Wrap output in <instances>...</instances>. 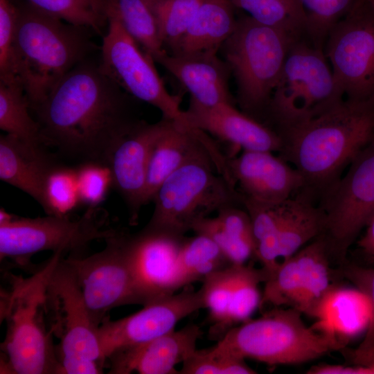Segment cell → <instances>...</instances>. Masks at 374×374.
<instances>
[{
  "instance_id": "cell-1",
  "label": "cell",
  "mask_w": 374,
  "mask_h": 374,
  "mask_svg": "<svg viewBox=\"0 0 374 374\" xmlns=\"http://www.w3.org/2000/svg\"><path fill=\"white\" fill-rule=\"evenodd\" d=\"M131 97L99 64L84 60L30 109L48 148L79 163H105L112 145L141 121Z\"/></svg>"
},
{
  "instance_id": "cell-2",
  "label": "cell",
  "mask_w": 374,
  "mask_h": 374,
  "mask_svg": "<svg viewBox=\"0 0 374 374\" xmlns=\"http://www.w3.org/2000/svg\"><path fill=\"white\" fill-rule=\"evenodd\" d=\"M278 135L279 156L302 175L305 189L325 193L341 170L374 141V100L344 98Z\"/></svg>"
},
{
  "instance_id": "cell-3",
  "label": "cell",
  "mask_w": 374,
  "mask_h": 374,
  "mask_svg": "<svg viewBox=\"0 0 374 374\" xmlns=\"http://www.w3.org/2000/svg\"><path fill=\"white\" fill-rule=\"evenodd\" d=\"M18 7L14 71L31 108L96 47L90 40L91 29L64 23L28 3Z\"/></svg>"
},
{
  "instance_id": "cell-4",
  "label": "cell",
  "mask_w": 374,
  "mask_h": 374,
  "mask_svg": "<svg viewBox=\"0 0 374 374\" xmlns=\"http://www.w3.org/2000/svg\"><path fill=\"white\" fill-rule=\"evenodd\" d=\"M224 166L225 157L208 138L156 190L154 211L144 228L182 238L197 220L242 204L235 186L220 172Z\"/></svg>"
},
{
  "instance_id": "cell-5",
  "label": "cell",
  "mask_w": 374,
  "mask_h": 374,
  "mask_svg": "<svg viewBox=\"0 0 374 374\" xmlns=\"http://www.w3.org/2000/svg\"><path fill=\"white\" fill-rule=\"evenodd\" d=\"M61 257L53 253L29 278L15 276L10 290L1 294V315L6 321L7 332L1 344L6 359L1 373L61 374L46 315L48 279Z\"/></svg>"
},
{
  "instance_id": "cell-6",
  "label": "cell",
  "mask_w": 374,
  "mask_h": 374,
  "mask_svg": "<svg viewBox=\"0 0 374 374\" xmlns=\"http://www.w3.org/2000/svg\"><path fill=\"white\" fill-rule=\"evenodd\" d=\"M301 314L292 308L274 307L258 319L233 326L213 347L270 366L308 362L344 349L337 338L308 326Z\"/></svg>"
},
{
  "instance_id": "cell-7",
  "label": "cell",
  "mask_w": 374,
  "mask_h": 374,
  "mask_svg": "<svg viewBox=\"0 0 374 374\" xmlns=\"http://www.w3.org/2000/svg\"><path fill=\"white\" fill-rule=\"evenodd\" d=\"M297 39L249 15L238 17L220 50L234 77L235 102L242 112L262 122L287 53Z\"/></svg>"
},
{
  "instance_id": "cell-8",
  "label": "cell",
  "mask_w": 374,
  "mask_h": 374,
  "mask_svg": "<svg viewBox=\"0 0 374 374\" xmlns=\"http://www.w3.org/2000/svg\"><path fill=\"white\" fill-rule=\"evenodd\" d=\"M343 99L323 49L301 38L290 48L262 123L278 134Z\"/></svg>"
},
{
  "instance_id": "cell-9",
  "label": "cell",
  "mask_w": 374,
  "mask_h": 374,
  "mask_svg": "<svg viewBox=\"0 0 374 374\" xmlns=\"http://www.w3.org/2000/svg\"><path fill=\"white\" fill-rule=\"evenodd\" d=\"M107 215L102 208H88L78 219L47 215L27 218L14 215L0 224L1 260L11 259L25 265L37 253H77L96 240H105L115 231L106 227Z\"/></svg>"
},
{
  "instance_id": "cell-10",
  "label": "cell",
  "mask_w": 374,
  "mask_h": 374,
  "mask_svg": "<svg viewBox=\"0 0 374 374\" xmlns=\"http://www.w3.org/2000/svg\"><path fill=\"white\" fill-rule=\"evenodd\" d=\"M103 36L98 64L102 71L132 97L159 109L163 118L183 123L180 96L170 93L153 58L112 13H108L107 30Z\"/></svg>"
},
{
  "instance_id": "cell-11",
  "label": "cell",
  "mask_w": 374,
  "mask_h": 374,
  "mask_svg": "<svg viewBox=\"0 0 374 374\" xmlns=\"http://www.w3.org/2000/svg\"><path fill=\"white\" fill-rule=\"evenodd\" d=\"M323 51L344 98L374 100V10L366 0L332 27Z\"/></svg>"
},
{
  "instance_id": "cell-12",
  "label": "cell",
  "mask_w": 374,
  "mask_h": 374,
  "mask_svg": "<svg viewBox=\"0 0 374 374\" xmlns=\"http://www.w3.org/2000/svg\"><path fill=\"white\" fill-rule=\"evenodd\" d=\"M348 170L325 193L322 234L329 253L341 260L374 213V141L349 163Z\"/></svg>"
},
{
  "instance_id": "cell-13",
  "label": "cell",
  "mask_w": 374,
  "mask_h": 374,
  "mask_svg": "<svg viewBox=\"0 0 374 374\" xmlns=\"http://www.w3.org/2000/svg\"><path fill=\"white\" fill-rule=\"evenodd\" d=\"M46 315L51 333L60 339L58 358L80 357L104 364L98 338L99 326L93 322L73 269L63 257L48 279Z\"/></svg>"
},
{
  "instance_id": "cell-14",
  "label": "cell",
  "mask_w": 374,
  "mask_h": 374,
  "mask_svg": "<svg viewBox=\"0 0 374 374\" xmlns=\"http://www.w3.org/2000/svg\"><path fill=\"white\" fill-rule=\"evenodd\" d=\"M126 233L118 230L102 251L86 258H66L78 280L93 322L98 325L118 306L137 305L126 247Z\"/></svg>"
},
{
  "instance_id": "cell-15",
  "label": "cell",
  "mask_w": 374,
  "mask_h": 374,
  "mask_svg": "<svg viewBox=\"0 0 374 374\" xmlns=\"http://www.w3.org/2000/svg\"><path fill=\"white\" fill-rule=\"evenodd\" d=\"M329 251L321 235L282 260L265 282L260 306H287L314 317L330 284Z\"/></svg>"
},
{
  "instance_id": "cell-16",
  "label": "cell",
  "mask_w": 374,
  "mask_h": 374,
  "mask_svg": "<svg viewBox=\"0 0 374 374\" xmlns=\"http://www.w3.org/2000/svg\"><path fill=\"white\" fill-rule=\"evenodd\" d=\"M204 308L202 291L191 285L173 294L143 305L139 311L112 321L107 317L100 324L98 338L104 362L114 352L141 344L172 330L183 319Z\"/></svg>"
},
{
  "instance_id": "cell-17",
  "label": "cell",
  "mask_w": 374,
  "mask_h": 374,
  "mask_svg": "<svg viewBox=\"0 0 374 374\" xmlns=\"http://www.w3.org/2000/svg\"><path fill=\"white\" fill-rule=\"evenodd\" d=\"M184 238L143 228L125 235V247L137 305H144L179 290L177 260Z\"/></svg>"
},
{
  "instance_id": "cell-18",
  "label": "cell",
  "mask_w": 374,
  "mask_h": 374,
  "mask_svg": "<svg viewBox=\"0 0 374 374\" xmlns=\"http://www.w3.org/2000/svg\"><path fill=\"white\" fill-rule=\"evenodd\" d=\"M166 119L148 123L139 121L110 148L105 160L113 187L124 200L131 224H136L141 207L146 204V177L150 153L163 130Z\"/></svg>"
},
{
  "instance_id": "cell-19",
  "label": "cell",
  "mask_w": 374,
  "mask_h": 374,
  "mask_svg": "<svg viewBox=\"0 0 374 374\" xmlns=\"http://www.w3.org/2000/svg\"><path fill=\"white\" fill-rule=\"evenodd\" d=\"M226 167L242 197L258 203H282L305 187L299 170L272 152L242 150L238 156L226 158Z\"/></svg>"
},
{
  "instance_id": "cell-20",
  "label": "cell",
  "mask_w": 374,
  "mask_h": 374,
  "mask_svg": "<svg viewBox=\"0 0 374 374\" xmlns=\"http://www.w3.org/2000/svg\"><path fill=\"white\" fill-rule=\"evenodd\" d=\"M202 334L197 325L190 323L148 342L119 349L106 359L109 373L179 374L175 366L195 353Z\"/></svg>"
},
{
  "instance_id": "cell-21",
  "label": "cell",
  "mask_w": 374,
  "mask_h": 374,
  "mask_svg": "<svg viewBox=\"0 0 374 374\" xmlns=\"http://www.w3.org/2000/svg\"><path fill=\"white\" fill-rule=\"evenodd\" d=\"M184 124L242 150L279 152L281 148L280 139L271 127L232 104L205 107L190 101L184 111Z\"/></svg>"
},
{
  "instance_id": "cell-22",
  "label": "cell",
  "mask_w": 374,
  "mask_h": 374,
  "mask_svg": "<svg viewBox=\"0 0 374 374\" xmlns=\"http://www.w3.org/2000/svg\"><path fill=\"white\" fill-rule=\"evenodd\" d=\"M215 51L183 54L166 52L156 62L172 75L190 95L193 103L205 107L235 105L229 86L232 75L228 63Z\"/></svg>"
},
{
  "instance_id": "cell-23",
  "label": "cell",
  "mask_w": 374,
  "mask_h": 374,
  "mask_svg": "<svg viewBox=\"0 0 374 374\" xmlns=\"http://www.w3.org/2000/svg\"><path fill=\"white\" fill-rule=\"evenodd\" d=\"M61 164L46 146L34 145L5 134L0 136V179L34 199L46 209L45 185Z\"/></svg>"
},
{
  "instance_id": "cell-24",
  "label": "cell",
  "mask_w": 374,
  "mask_h": 374,
  "mask_svg": "<svg viewBox=\"0 0 374 374\" xmlns=\"http://www.w3.org/2000/svg\"><path fill=\"white\" fill-rule=\"evenodd\" d=\"M208 139L204 132L166 119L165 127L150 153L146 177V204L152 201L160 185L202 148Z\"/></svg>"
},
{
  "instance_id": "cell-25",
  "label": "cell",
  "mask_w": 374,
  "mask_h": 374,
  "mask_svg": "<svg viewBox=\"0 0 374 374\" xmlns=\"http://www.w3.org/2000/svg\"><path fill=\"white\" fill-rule=\"evenodd\" d=\"M371 314L369 299L361 290L332 286L319 304L312 326L346 346L350 339L366 332Z\"/></svg>"
},
{
  "instance_id": "cell-26",
  "label": "cell",
  "mask_w": 374,
  "mask_h": 374,
  "mask_svg": "<svg viewBox=\"0 0 374 374\" xmlns=\"http://www.w3.org/2000/svg\"><path fill=\"white\" fill-rule=\"evenodd\" d=\"M235 9L228 0H203L188 28L168 53L218 51L236 27Z\"/></svg>"
},
{
  "instance_id": "cell-27",
  "label": "cell",
  "mask_w": 374,
  "mask_h": 374,
  "mask_svg": "<svg viewBox=\"0 0 374 374\" xmlns=\"http://www.w3.org/2000/svg\"><path fill=\"white\" fill-rule=\"evenodd\" d=\"M325 215L305 195L285 202L278 229L279 258L286 259L323 233Z\"/></svg>"
},
{
  "instance_id": "cell-28",
  "label": "cell",
  "mask_w": 374,
  "mask_h": 374,
  "mask_svg": "<svg viewBox=\"0 0 374 374\" xmlns=\"http://www.w3.org/2000/svg\"><path fill=\"white\" fill-rule=\"evenodd\" d=\"M30 110V103L19 79L0 80L1 130L24 143L46 146Z\"/></svg>"
},
{
  "instance_id": "cell-29",
  "label": "cell",
  "mask_w": 374,
  "mask_h": 374,
  "mask_svg": "<svg viewBox=\"0 0 374 374\" xmlns=\"http://www.w3.org/2000/svg\"><path fill=\"white\" fill-rule=\"evenodd\" d=\"M232 265L220 247L200 234L184 238L177 260L178 289L203 281L209 274Z\"/></svg>"
},
{
  "instance_id": "cell-30",
  "label": "cell",
  "mask_w": 374,
  "mask_h": 374,
  "mask_svg": "<svg viewBox=\"0 0 374 374\" xmlns=\"http://www.w3.org/2000/svg\"><path fill=\"white\" fill-rule=\"evenodd\" d=\"M285 202L269 205L242 197V206L251 219L255 242L254 256L262 264L268 278L280 263L278 235Z\"/></svg>"
},
{
  "instance_id": "cell-31",
  "label": "cell",
  "mask_w": 374,
  "mask_h": 374,
  "mask_svg": "<svg viewBox=\"0 0 374 374\" xmlns=\"http://www.w3.org/2000/svg\"><path fill=\"white\" fill-rule=\"evenodd\" d=\"M156 62L166 52L155 17L146 0H111L108 13Z\"/></svg>"
},
{
  "instance_id": "cell-32",
  "label": "cell",
  "mask_w": 374,
  "mask_h": 374,
  "mask_svg": "<svg viewBox=\"0 0 374 374\" xmlns=\"http://www.w3.org/2000/svg\"><path fill=\"white\" fill-rule=\"evenodd\" d=\"M257 22L294 39L305 38L306 18L297 0H228Z\"/></svg>"
},
{
  "instance_id": "cell-33",
  "label": "cell",
  "mask_w": 374,
  "mask_h": 374,
  "mask_svg": "<svg viewBox=\"0 0 374 374\" xmlns=\"http://www.w3.org/2000/svg\"><path fill=\"white\" fill-rule=\"evenodd\" d=\"M34 8L101 35L108 24L111 0H26Z\"/></svg>"
},
{
  "instance_id": "cell-34",
  "label": "cell",
  "mask_w": 374,
  "mask_h": 374,
  "mask_svg": "<svg viewBox=\"0 0 374 374\" xmlns=\"http://www.w3.org/2000/svg\"><path fill=\"white\" fill-rule=\"evenodd\" d=\"M235 278V265L208 275L200 288L204 308L209 312L211 323L210 337L220 340L226 333L225 325L231 301Z\"/></svg>"
},
{
  "instance_id": "cell-35",
  "label": "cell",
  "mask_w": 374,
  "mask_h": 374,
  "mask_svg": "<svg viewBox=\"0 0 374 374\" xmlns=\"http://www.w3.org/2000/svg\"><path fill=\"white\" fill-rule=\"evenodd\" d=\"M267 277L262 268L235 265L233 293L225 325L226 333L236 324L251 319L260 303L258 285L261 282L265 283Z\"/></svg>"
},
{
  "instance_id": "cell-36",
  "label": "cell",
  "mask_w": 374,
  "mask_h": 374,
  "mask_svg": "<svg viewBox=\"0 0 374 374\" xmlns=\"http://www.w3.org/2000/svg\"><path fill=\"white\" fill-rule=\"evenodd\" d=\"M168 53L186 33L203 0H146Z\"/></svg>"
},
{
  "instance_id": "cell-37",
  "label": "cell",
  "mask_w": 374,
  "mask_h": 374,
  "mask_svg": "<svg viewBox=\"0 0 374 374\" xmlns=\"http://www.w3.org/2000/svg\"><path fill=\"white\" fill-rule=\"evenodd\" d=\"M306 18L305 38L323 49L332 27L353 8L357 0H297Z\"/></svg>"
},
{
  "instance_id": "cell-38",
  "label": "cell",
  "mask_w": 374,
  "mask_h": 374,
  "mask_svg": "<svg viewBox=\"0 0 374 374\" xmlns=\"http://www.w3.org/2000/svg\"><path fill=\"white\" fill-rule=\"evenodd\" d=\"M46 215L66 217L80 204L75 167L60 164L49 174L45 185Z\"/></svg>"
},
{
  "instance_id": "cell-39",
  "label": "cell",
  "mask_w": 374,
  "mask_h": 374,
  "mask_svg": "<svg viewBox=\"0 0 374 374\" xmlns=\"http://www.w3.org/2000/svg\"><path fill=\"white\" fill-rule=\"evenodd\" d=\"M257 373L242 359L221 353L213 346L196 350L182 363L179 374H253Z\"/></svg>"
},
{
  "instance_id": "cell-40",
  "label": "cell",
  "mask_w": 374,
  "mask_h": 374,
  "mask_svg": "<svg viewBox=\"0 0 374 374\" xmlns=\"http://www.w3.org/2000/svg\"><path fill=\"white\" fill-rule=\"evenodd\" d=\"M80 204L96 208L113 187L112 172L103 163L87 161L75 167Z\"/></svg>"
},
{
  "instance_id": "cell-41",
  "label": "cell",
  "mask_w": 374,
  "mask_h": 374,
  "mask_svg": "<svg viewBox=\"0 0 374 374\" xmlns=\"http://www.w3.org/2000/svg\"><path fill=\"white\" fill-rule=\"evenodd\" d=\"M19 7L14 0H0V80L16 78L14 45Z\"/></svg>"
},
{
  "instance_id": "cell-42",
  "label": "cell",
  "mask_w": 374,
  "mask_h": 374,
  "mask_svg": "<svg viewBox=\"0 0 374 374\" xmlns=\"http://www.w3.org/2000/svg\"><path fill=\"white\" fill-rule=\"evenodd\" d=\"M191 231L213 240L226 256L231 265H244L253 253L235 241L226 232L217 216L205 217L197 220Z\"/></svg>"
},
{
  "instance_id": "cell-43",
  "label": "cell",
  "mask_w": 374,
  "mask_h": 374,
  "mask_svg": "<svg viewBox=\"0 0 374 374\" xmlns=\"http://www.w3.org/2000/svg\"><path fill=\"white\" fill-rule=\"evenodd\" d=\"M217 217L229 234L237 242L255 252V242L250 217L244 208L238 205L229 206L217 213Z\"/></svg>"
},
{
  "instance_id": "cell-44",
  "label": "cell",
  "mask_w": 374,
  "mask_h": 374,
  "mask_svg": "<svg viewBox=\"0 0 374 374\" xmlns=\"http://www.w3.org/2000/svg\"><path fill=\"white\" fill-rule=\"evenodd\" d=\"M343 271L356 288L366 295L371 305L372 314L369 326L362 341L355 349L364 350L374 345V269L350 265L346 267Z\"/></svg>"
},
{
  "instance_id": "cell-45",
  "label": "cell",
  "mask_w": 374,
  "mask_h": 374,
  "mask_svg": "<svg viewBox=\"0 0 374 374\" xmlns=\"http://www.w3.org/2000/svg\"><path fill=\"white\" fill-rule=\"evenodd\" d=\"M61 374H99L103 372L100 362L89 359L63 356L59 358Z\"/></svg>"
},
{
  "instance_id": "cell-46",
  "label": "cell",
  "mask_w": 374,
  "mask_h": 374,
  "mask_svg": "<svg viewBox=\"0 0 374 374\" xmlns=\"http://www.w3.org/2000/svg\"><path fill=\"white\" fill-rule=\"evenodd\" d=\"M307 373L309 374H374V366L359 364L342 366L325 364L314 366Z\"/></svg>"
},
{
  "instance_id": "cell-47",
  "label": "cell",
  "mask_w": 374,
  "mask_h": 374,
  "mask_svg": "<svg viewBox=\"0 0 374 374\" xmlns=\"http://www.w3.org/2000/svg\"><path fill=\"white\" fill-rule=\"evenodd\" d=\"M365 227V233L359 241V245L366 253L374 256V213Z\"/></svg>"
},
{
  "instance_id": "cell-48",
  "label": "cell",
  "mask_w": 374,
  "mask_h": 374,
  "mask_svg": "<svg viewBox=\"0 0 374 374\" xmlns=\"http://www.w3.org/2000/svg\"><path fill=\"white\" fill-rule=\"evenodd\" d=\"M350 357L354 364L374 366V345L364 350H353Z\"/></svg>"
},
{
  "instance_id": "cell-49",
  "label": "cell",
  "mask_w": 374,
  "mask_h": 374,
  "mask_svg": "<svg viewBox=\"0 0 374 374\" xmlns=\"http://www.w3.org/2000/svg\"><path fill=\"white\" fill-rule=\"evenodd\" d=\"M369 6L374 10V0H366Z\"/></svg>"
}]
</instances>
